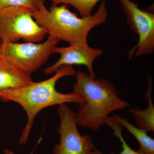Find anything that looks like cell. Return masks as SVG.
I'll return each mask as SVG.
<instances>
[{
    "mask_svg": "<svg viewBox=\"0 0 154 154\" xmlns=\"http://www.w3.org/2000/svg\"><path fill=\"white\" fill-rule=\"evenodd\" d=\"M51 78L42 82H34L21 88L0 92V100L13 102L23 107L27 115V122L22 130L19 142L25 144L28 142L36 116L46 107L66 103L81 104L85 102L83 96L73 92L63 94L57 91L56 84L60 79L74 76L75 70L71 66H63Z\"/></svg>",
    "mask_w": 154,
    "mask_h": 154,
    "instance_id": "cell-1",
    "label": "cell"
},
{
    "mask_svg": "<svg viewBox=\"0 0 154 154\" xmlns=\"http://www.w3.org/2000/svg\"><path fill=\"white\" fill-rule=\"evenodd\" d=\"M76 77L73 91L85 100L76 113L78 125L97 131L105 124L110 113L129 106L118 97L116 88L109 80L94 79L81 71L77 72Z\"/></svg>",
    "mask_w": 154,
    "mask_h": 154,
    "instance_id": "cell-2",
    "label": "cell"
},
{
    "mask_svg": "<svg viewBox=\"0 0 154 154\" xmlns=\"http://www.w3.org/2000/svg\"><path fill=\"white\" fill-rule=\"evenodd\" d=\"M106 1L103 0L98 11L89 17L79 18L69 10L67 5H53L49 10L44 5L33 11V19L47 31L49 36L70 44L87 45L88 33L97 25L105 23L107 14Z\"/></svg>",
    "mask_w": 154,
    "mask_h": 154,
    "instance_id": "cell-3",
    "label": "cell"
},
{
    "mask_svg": "<svg viewBox=\"0 0 154 154\" xmlns=\"http://www.w3.org/2000/svg\"><path fill=\"white\" fill-rule=\"evenodd\" d=\"M60 40L49 36L43 43L0 41V60L31 75L49 58Z\"/></svg>",
    "mask_w": 154,
    "mask_h": 154,
    "instance_id": "cell-4",
    "label": "cell"
},
{
    "mask_svg": "<svg viewBox=\"0 0 154 154\" xmlns=\"http://www.w3.org/2000/svg\"><path fill=\"white\" fill-rule=\"evenodd\" d=\"M33 10L25 7H11L0 11V41L37 43L48 34L33 17Z\"/></svg>",
    "mask_w": 154,
    "mask_h": 154,
    "instance_id": "cell-5",
    "label": "cell"
},
{
    "mask_svg": "<svg viewBox=\"0 0 154 154\" xmlns=\"http://www.w3.org/2000/svg\"><path fill=\"white\" fill-rule=\"evenodd\" d=\"M58 115L59 142L54 146L53 154H92L95 146L90 136L79 132L76 113L64 103L59 105Z\"/></svg>",
    "mask_w": 154,
    "mask_h": 154,
    "instance_id": "cell-6",
    "label": "cell"
},
{
    "mask_svg": "<svg viewBox=\"0 0 154 154\" xmlns=\"http://www.w3.org/2000/svg\"><path fill=\"white\" fill-rule=\"evenodd\" d=\"M131 29L139 37L138 42L129 53V58L150 54L154 51V14L141 10L131 0H119Z\"/></svg>",
    "mask_w": 154,
    "mask_h": 154,
    "instance_id": "cell-7",
    "label": "cell"
},
{
    "mask_svg": "<svg viewBox=\"0 0 154 154\" xmlns=\"http://www.w3.org/2000/svg\"><path fill=\"white\" fill-rule=\"evenodd\" d=\"M54 53L60 54V57L55 63L45 69V74L54 73L63 66L78 65L87 67L90 76L95 79L93 63L96 58L103 55V51L99 48H92L88 44H76L67 47L55 46L53 50V54Z\"/></svg>",
    "mask_w": 154,
    "mask_h": 154,
    "instance_id": "cell-8",
    "label": "cell"
},
{
    "mask_svg": "<svg viewBox=\"0 0 154 154\" xmlns=\"http://www.w3.org/2000/svg\"><path fill=\"white\" fill-rule=\"evenodd\" d=\"M33 82L30 76L0 60V92L21 88Z\"/></svg>",
    "mask_w": 154,
    "mask_h": 154,
    "instance_id": "cell-9",
    "label": "cell"
},
{
    "mask_svg": "<svg viewBox=\"0 0 154 154\" xmlns=\"http://www.w3.org/2000/svg\"><path fill=\"white\" fill-rule=\"evenodd\" d=\"M152 92V82L151 77L149 76L148 79V87L145 94V98L148 101L147 107L145 109L134 107L128 110L135 119L136 126L146 132L154 131V106Z\"/></svg>",
    "mask_w": 154,
    "mask_h": 154,
    "instance_id": "cell-10",
    "label": "cell"
},
{
    "mask_svg": "<svg viewBox=\"0 0 154 154\" xmlns=\"http://www.w3.org/2000/svg\"><path fill=\"white\" fill-rule=\"evenodd\" d=\"M113 116L138 141L140 144L137 151L140 154H154V140L149 136L146 131L134 126L126 118L116 114H113Z\"/></svg>",
    "mask_w": 154,
    "mask_h": 154,
    "instance_id": "cell-11",
    "label": "cell"
},
{
    "mask_svg": "<svg viewBox=\"0 0 154 154\" xmlns=\"http://www.w3.org/2000/svg\"><path fill=\"white\" fill-rule=\"evenodd\" d=\"M100 0H51L53 5L62 4L74 7L80 13L81 17L91 16L94 7Z\"/></svg>",
    "mask_w": 154,
    "mask_h": 154,
    "instance_id": "cell-12",
    "label": "cell"
},
{
    "mask_svg": "<svg viewBox=\"0 0 154 154\" xmlns=\"http://www.w3.org/2000/svg\"><path fill=\"white\" fill-rule=\"evenodd\" d=\"M105 124L108 125L113 129V134L116 137H118L122 143V149L119 154H140L137 151H135L127 143L122 134V127L121 125L113 118V116L107 118L105 122ZM92 154H107L101 152L94 149ZM109 154H115L110 153Z\"/></svg>",
    "mask_w": 154,
    "mask_h": 154,
    "instance_id": "cell-13",
    "label": "cell"
},
{
    "mask_svg": "<svg viewBox=\"0 0 154 154\" xmlns=\"http://www.w3.org/2000/svg\"><path fill=\"white\" fill-rule=\"evenodd\" d=\"M45 0H0V11L11 7H25L33 11H38Z\"/></svg>",
    "mask_w": 154,
    "mask_h": 154,
    "instance_id": "cell-14",
    "label": "cell"
},
{
    "mask_svg": "<svg viewBox=\"0 0 154 154\" xmlns=\"http://www.w3.org/2000/svg\"><path fill=\"white\" fill-rule=\"evenodd\" d=\"M4 152L5 154H17L11 150L9 149H6L4 150ZM33 152H32L30 154H33Z\"/></svg>",
    "mask_w": 154,
    "mask_h": 154,
    "instance_id": "cell-15",
    "label": "cell"
}]
</instances>
